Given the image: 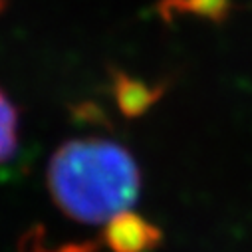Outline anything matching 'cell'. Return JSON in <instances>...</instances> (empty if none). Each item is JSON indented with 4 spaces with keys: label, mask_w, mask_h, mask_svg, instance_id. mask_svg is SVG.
<instances>
[{
    "label": "cell",
    "mask_w": 252,
    "mask_h": 252,
    "mask_svg": "<svg viewBox=\"0 0 252 252\" xmlns=\"http://www.w3.org/2000/svg\"><path fill=\"white\" fill-rule=\"evenodd\" d=\"M234 8V0H161L157 12L161 18L171 20L179 14H191L213 24H222Z\"/></svg>",
    "instance_id": "4"
},
{
    "label": "cell",
    "mask_w": 252,
    "mask_h": 252,
    "mask_svg": "<svg viewBox=\"0 0 252 252\" xmlns=\"http://www.w3.org/2000/svg\"><path fill=\"white\" fill-rule=\"evenodd\" d=\"M139 169L113 141L78 139L62 145L48 167L56 205L80 222H109L139 197Z\"/></svg>",
    "instance_id": "1"
},
{
    "label": "cell",
    "mask_w": 252,
    "mask_h": 252,
    "mask_svg": "<svg viewBox=\"0 0 252 252\" xmlns=\"http://www.w3.org/2000/svg\"><path fill=\"white\" fill-rule=\"evenodd\" d=\"M105 240L113 252H147L161 242V230L139 215L125 211L107 222Z\"/></svg>",
    "instance_id": "2"
},
{
    "label": "cell",
    "mask_w": 252,
    "mask_h": 252,
    "mask_svg": "<svg viewBox=\"0 0 252 252\" xmlns=\"http://www.w3.org/2000/svg\"><path fill=\"white\" fill-rule=\"evenodd\" d=\"M163 90L145 84L143 80L131 78L127 74H115L113 80V95L117 101V107L121 109L123 115L127 117H139L143 115L155 101L161 97Z\"/></svg>",
    "instance_id": "3"
},
{
    "label": "cell",
    "mask_w": 252,
    "mask_h": 252,
    "mask_svg": "<svg viewBox=\"0 0 252 252\" xmlns=\"http://www.w3.org/2000/svg\"><path fill=\"white\" fill-rule=\"evenodd\" d=\"M18 145V113L0 90V163L10 159Z\"/></svg>",
    "instance_id": "5"
},
{
    "label": "cell",
    "mask_w": 252,
    "mask_h": 252,
    "mask_svg": "<svg viewBox=\"0 0 252 252\" xmlns=\"http://www.w3.org/2000/svg\"><path fill=\"white\" fill-rule=\"evenodd\" d=\"M94 248H95L94 244H68V246L50 250V248H46L40 240L32 238V244H30V250H28V252H92Z\"/></svg>",
    "instance_id": "6"
}]
</instances>
